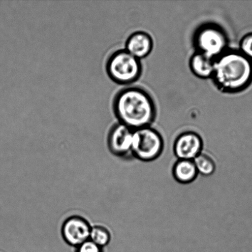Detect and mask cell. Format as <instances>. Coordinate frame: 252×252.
Masks as SVG:
<instances>
[{
	"label": "cell",
	"instance_id": "277c9868",
	"mask_svg": "<svg viewBox=\"0 0 252 252\" xmlns=\"http://www.w3.org/2000/svg\"><path fill=\"white\" fill-rule=\"evenodd\" d=\"M106 69L110 78L120 85L135 83L139 80L143 72L141 61L125 49L116 51L109 57Z\"/></svg>",
	"mask_w": 252,
	"mask_h": 252
},
{
	"label": "cell",
	"instance_id": "3957f363",
	"mask_svg": "<svg viewBox=\"0 0 252 252\" xmlns=\"http://www.w3.org/2000/svg\"><path fill=\"white\" fill-rule=\"evenodd\" d=\"M195 52L216 60L229 48V38L223 28L214 22H206L195 30L192 38Z\"/></svg>",
	"mask_w": 252,
	"mask_h": 252
},
{
	"label": "cell",
	"instance_id": "9a60e30c",
	"mask_svg": "<svg viewBox=\"0 0 252 252\" xmlns=\"http://www.w3.org/2000/svg\"><path fill=\"white\" fill-rule=\"evenodd\" d=\"M76 252H104L103 248L94 243L90 239L76 248Z\"/></svg>",
	"mask_w": 252,
	"mask_h": 252
},
{
	"label": "cell",
	"instance_id": "ba28073f",
	"mask_svg": "<svg viewBox=\"0 0 252 252\" xmlns=\"http://www.w3.org/2000/svg\"><path fill=\"white\" fill-rule=\"evenodd\" d=\"M203 147V140L198 133L186 131L178 135L174 151L178 159L193 160L202 152Z\"/></svg>",
	"mask_w": 252,
	"mask_h": 252
},
{
	"label": "cell",
	"instance_id": "7a4b0ae2",
	"mask_svg": "<svg viewBox=\"0 0 252 252\" xmlns=\"http://www.w3.org/2000/svg\"><path fill=\"white\" fill-rule=\"evenodd\" d=\"M211 80L222 93L243 92L252 84V61L238 49L229 48L214 61Z\"/></svg>",
	"mask_w": 252,
	"mask_h": 252
},
{
	"label": "cell",
	"instance_id": "8fae6325",
	"mask_svg": "<svg viewBox=\"0 0 252 252\" xmlns=\"http://www.w3.org/2000/svg\"><path fill=\"white\" fill-rule=\"evenodd\" d=\"M172 172L174 179L182 184H191L199 174L193 160L189 159H178Z\"/></svg>",
	"mask_w": 252,
	"mask_h": 252
},
{
	"label": "cell",
	"instance_id": "5b68a950",
	"mask_svg": "<svg viewBox=\"0 0 252 252\" xmlns=\"http://www.w3.org/2000/svg\"><path fill=\"white\" fill-rule=\"evenodd\" d=\"M161 134L152 126L134 130L132 155L144 162L153 161L159 158L164 150Z\"/></svg>",
	"mask_w": 252,
	"mask_h": 252
},
{
	"label": "cell",
	"instance_id": "52a82bcc",
	"mask_svg": "<svg viewBox=\"0 0 252 252\" xmlns=\"http://www.w3.org/2000/svg\"><path fill=\"white\" fill-rule=\"evenodd\" d=\"M133 132L134 130L121 123L111 128L108 145L112 154L118 157L132 155Z\"/></svg>",
	"mask_w": 252,
	"mask_h": 252
},
{
	"label": "cell",
	"instance_id": "4fadbf2b",
	"mask_svg": "<svg viewBox=\"0 0 252 252\" xmlns=\"http://www.w3.org/2000/svg\"><path fill=\"white\" fill-rule=\"evenodd\" d=\"M112 239V235L109 230L102 225L92 226L91 228L90 239L97 244L101 248H104L108 245Z\"/></svg>",
	"mask_w": 252,
	"mask_h": 252
},
{
	"label": "cell",
	"instance_id": "6da1fadb",
	"mask_svg": "<svg viewBox=\"0 0 252 252\" xmlns=\"http://www.w3.org/2000/svg\"><path fill=\"white\" fill-rule=\"evenodd\" d=\"M113 110L120 123L133 130L152 126L157 117L154 99L145 89H123L115 96Z\"/></svg>",
	"mask_w": 252,
	"mask_h": 252
},
{
	"label": "cell",
	"instance_id": "7c38bea8",
	"mask_svg": "<svg viewBox=\"0 0 252 252\" xmlns=\"http://www.w3.org/2000/svg\"><path fill=\"white\" fill-rule=\"evenodd\" d=\"M193 161L199 174L209 177L216 172V162L207 153L202 152L193 159Z\"/></svg>",
	"mask_w": 252,
	"mask_h": 252
},
{
	"label": "cell",
	"instance_id": "5bb4252c",
	"mask_svg": "<svg viewBox=\"0 0 252 252\" xmlns=\"http://www.w3.org/2000/svg\"><path fill=\"white\" fill-rule=\"evenodd\" d=\"M238 50L252 61V32L246 33L239 41Z\"/></svg>",
	"mask_w": 252,
	"mask_h": 252
},
{
	"label": "cell",
	"instance_id": "8992f818",
	"mask_svg": "<svg viewBox=\"0 0 252 252\" xmlns=\"http://www.w3.org/2000/svg\"><path fill=\"white\" fill-rule=\"evenodd\" d=\"M92 226L84 217L73 216L68 217L62 226L63 240L71 247L77 248L90 239Z\"/></svg>",
	"mask_w": 252,
	"mask_h": 252
},
{
	"label": "cell",
	"instance_id": "30bf717a",
	"mask_svg": "<svg viewBox=\"0 0 252 252\" xmlns=\"http://www.w3.org/2000/svg\"><path fill=\"white\" fill-rule=\"evenodd\" d=\"M189 66L192 73L202 80L211 79L213 75L214 61L196 52L190 58Z\"/></svg>",
	"mask_w": 252,
	"mask_h": 252
},
{
	"label": "cell",
	"instance_id": "9c48e42d",
	"mask_svg": "<svg viewBox=\"0 0 252 252\" xmlns=\"http://www.w3.org/2000/svg\"><path fill=\"white\" fill-rule=\"evenodd\" d=\"M153 47L154 41L150 34L145 32L137 31L128 37L125 49L141 61L150 55Z\"/></svg>",
	"mask_w": 252,
	"mask_h": 252
}]
</instances>
